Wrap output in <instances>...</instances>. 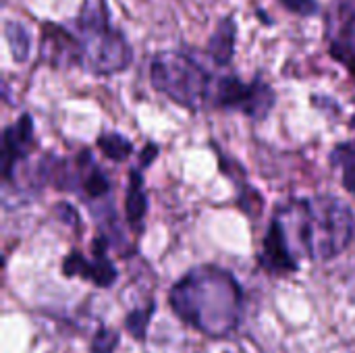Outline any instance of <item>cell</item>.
I'll use <instances>...</instances> for the list:
<instances>
[{"label":"cell","instance_id":"3","mask_svg":"<svg viewBox=\"0 0 355 353\" xmlns=\"http://www.w3.org/2000/svg\"><path fill=\"white\" fill-rule=\"evenodd\" d=\"M73 25L81 48L79 67L94 75H114L131 64L133 48L123 31L110 25L104 0H85Z\"/></svg>","mask_w":355,"mask_h":353},{"label":"cell","instance_id":"4","mask_svg":"<svg viewBox=\"0 0 355 353\" xmlns=\"http://www.w3.org/2000/svg\"><path fill=\"white\" fill-rule=\"evenodd\" d=\"M150 81L160 94L183 108L202 110L212 106L216 79L185 52H158L150 64Z\"/></svg>","mask_w":355,"mask_h":353},{"label":"cell","instance_id":"5","mask_svg":"<svg viewBox=\"0 0 355 353\" xmlns=\"http://www.w3.org/2000/svg\"><path fill=\"white\" fill-rule=\"evenodd\" d=\"M275 89L266 81L254 79L252 83H245L235 75L218 77L212 94V106L237 110L256 121L268 117L275 106Z\"/></svg>","mask_w":355,"mask_h":353},{"label":"cell","instance_id":"11","mask_svg":"<svg viewBox=\"0 0 355 353\" xmlns=\"http://www.w3.org/2000/svg\"><path fill=\"white\" fill-rule=\"evenodd\" d=\"M329 160H331L333 169H339L341 171L343 187L349 193H355V137L354 139H347V141L337 144L331 150Z\"/></svg>","mask_w":355,"mask_h":353},{"label":"cell","instance_id":"8","mask_svg":"<svg viewBox=\"0 0 355 353\" xmlns=\"http://www.w3.org/2000/svg\"><path fill=\"white\" fill-rule=\"evenodd\" d=\"M42 56L54 64H79L81 48L77 35L60 25H46L42 37Z\"/></svg>","mask_w":355,"mask_h":353},{"label":"cell","instance_id":"16","mask_svg":"<svg viewBox=\"0 0 355 353\" xmlns=\"http://www.w3.org/2000/svg\"><path fill=\"white\" fill-rule=\"evenodd\" d=\"M116 345H119V333L100 327V331L92 339V353H112Z\"/></svg>","mask_w":355,"mask_h":353},{"label":"cell","instance_id":"6","mask_svg":"<svg viewBox=\"0 0 355 353\" xmlns=\"http://www.w3.org/2000/svg\"><path fill=\"white\" fill-rule=\"evenodd\" d=\"M108 239L104 235L96 237L92 243V258H85L77 252L69 254L62 262L64 277H81L96 287H110L116 281V268L110 262L108 254Z\"/></svg>","mask_w":355,"mask_h":353},{"label":"cell","instance_id":"19","mask_svg":"<svg viewBox=\"0 0 355 353\" xmlns=\"http://www.w3.org/2000/svg\"><path fill=\"white\" fill-rule=\"evenodd\" d=\"M158 156V146L156 144H146L144 152L139 154V166H150Z\"/></svg>","mask_w":355,"mask_h":353},{"label":"cell","instance_id":"20","mask_svg":"<svg viewBox=\"0 0 355 353\" xmlns=\"http://www.w3.org/2000/svg\"><path fill=\"white\" fill-rule=\"evenodd\" d=\"M349 125H352V127H354V129H355V114H354V117H352V121H349Z\"/></svg>","mask_w":355,"mask_h":353},{"label":"cell","instance_id":"14","mask_svg":"<svg viewBox=\"0 0 355 353\" xmlns=\"http://www.w3.org/2000/svg\"><path fill=\"white\" fill-rule=\"evenodd\" d=\"M98 148L106 158L116 162H123L133 154V144L121 133H102L98 137Z\"/></svg>","mask_w":355,"mask_h":353},{"label":"cell","instance_id":"12","mask_svg":"<svg viewBox=\"0 0 355 353\" xmlns=\"http://www.w3.org/2000/svg\"><path fill=\"white\" fill-rule=\"evenodd\" d=\"M331 42H339L355 50V0H337L335 4V33Z\"/></svg>","mask_w":355,"mask_h":353},{"label":"cell","instance_id":"1","mask_svg":"<svg viewBox=\"0 0 355 353\" xmlns=\"http://www.w3.org/2000/svg\"><path fill=\"white\" fill-rule=\"evenodd\" d=\"M355 233L354 210L339 198L316 196L281 206L270 221L260 262L266 273L285 277L302 260L327 262L341 256Z\"/></svg>","mask_w":355,"mask_h":353},{"label":"cell","instance_id":"9","mask_svg":"<svg viewBox=\"0 0 355 353\" xmlns=\"http://www.w3.org/2000/svg\"><path fill=\"white\" fill-rule=\"evenodd\" d=\"M235 37H237V21L235 17H223L208 40V56L214 64L227 67L235 54Z\"/></svg>","mask_w":355,"mask_h":353},{"label":"cell","instance_id":"2","mask_svg":"<svg viewBox=\"0 0 355 353\" xmlns=\"http://www.w3.org/2000/svg\"><path fill=\"white\" fill-rule=\"evenodd\" d=\"M171 310L181 322L210 339L233 335L243 314V291L220 266H196L168 291Z\"/></svg>","mask_w":355,"mask_h":353},{"label":"cell","instance_id":"10","mask_svg":"<svg viewBox=\"0 0 355 353\" xmlns=\"http://www.w3.org/2000/svg\"><path fill=\"white\" fill-rule=\"evenodd\" d=\"M148 212V196L144 189V177L139 171L129 173V187H127V198H125V214L127 221L135 227L141 225Z\"/></svg>","mask_w":355,"mask_h":353},{"label":"cell","instance_id":"17","mask_svg":"<svg viewBox=\"0 0 355 353\" xmlns=\"http://www.w3.org/2000/svg\"><path fill=\"white\" fill-rule=\"evenodd\" d=\"M331 54L352 73V77L355 79V50L349 46H343L339 42H331Z\"/></svg>","mask_w":355,"mask_h":353},{"label":"cell","instance_id":"15","mask_svg":"<svg viewBox=\"0 0 355 353\" xmlns=\"http://www.w3.org/2000/svg\"><path fill=\"white\" fill-rule=\"evenodd\" d=\"M156 306L150 302L146 308H137L133 312L127 314L125 318V329L129 331L131 337H135L137 341H144L146 339V333H148V325L152 320V314H154Z\"/></svg>","mask_w":355,"mask_h":353},{"label":"cell","instance_id":"7","mask_svg":"<svg viewBox=\"0 0 355 353\" xmlns=\"http://www.w3.org/2000/svg\"><path fill=\"white\" fill-rule=\"evenodd\" d=\"M33 146V121L23 114L17 123L8 125L2 135V177L8 183L12 179L15 164L29 156Z\"/></svg>","mask_w":355,"mask_h":353},{"label":"cell","instance_id":"13","mask_svg":"<svg viewBox=\"0 0 355 353\" xmlns=\"http://www.w3.org/2000/svg\"><path fill=\"white\" fill-rule=\"evenodd\" d=\"M4 37L8 42L15 62H25L31 54V37H29V31L25 29V25H21L17 21H6Z\"/></svg>","mask_w":355,"mask_h":353},{"label":"cell","instance_id":"18","mask_svg":"<svg viewBox=\"0 0 355 353\" xmlns=\"http://www.w3.org/2000/svg\"><path fill=\"white\" fill-rule=\"evenodd\" d=\"M287 10L302 15V17H312L318 12V0H279Z\"/></svg>","mask_w":355,"mask_h":353}]
</instances>
